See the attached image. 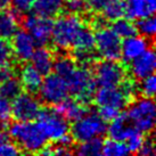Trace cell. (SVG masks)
Segmentation results:
<instances>
[{"label": "cell", "mask_w": 156, "mask_h": 156, "mask_svg": "<svg viewBox=\"0 0 156 156\" xmlns=\"http://www.w3.org/2000/svg\"><path fill=\"white\" fill-rule=\"evenodd\" d=\"M8 133L21 151L26 153H39L48 141L37 122L33 121H16L9 126Z\"/></svg>", "instance_id": "1"}, {"label": "cell", "mask_w": 156, "mask_h": 156, "mask_svg": "<svg viewBox=\"0 0 156 156\" xmlns=\"http://www.w3.org/2000/svg\"><path fill=\"white\" fill-rule=\"evenodd\" d=\"M136 90V84L126 78L120 86L99 87L98 90L94 92V100L98 107L109 106L121 111L131 103Z\"/></svg>", "instance_id": "2"}, {"label": "cell", "mask_w": 156, "mask_h": 156, "mask_svg": "<svg viewBox=\"0 0 156 156\" xmlns=\"http://www.w3.org/2000/svg\"><path fill=\"white\" fill-rule=\"evenodd\" d=\"M83 25L84 22L76 14L59 16L55 22H52V44L59 50H66L71 48L78 32Z\"/></svg>", "instance_id": "3"}, {"label": "cell", "mask_w": 156, "mask_h": 156, "mask_svg": "<svg viewBox=\"0 0 156 156\" xmlns=\"http://www.w3.org/2000/svg\"><path fill=\"white\" fill-rule=\"evenodd\" d=\"M155 103L153 98L141 97L129 104L126 116L134 129L143 133H149L155 126Z\"/></svg>", "instance_id": "4"}, {"label": "cell", "mask_w": 156, "mask_h": 156, "mask_svg": "<svg viewBox=\"0 0 156 156\" xmlns=\"http://www.w3.org/2000/svg\"><path fill=\"white\" fill-rule=\"evenodd\" d=\"M73 140L82 143L94 138H100L107 130L106 122L96 112H86L82 116L73 121L69 128Z\"/></svg>", "instance_id": "5"}, {"label": "cell", "mask_w": 156, "mask_h": 156, "mask_svg": "<svg viewBox=\"0 0 156 156\" xmlns=\"http://www.w3.org/2000/svg\"><path fill=\"white\" fill-rule=\"evenodd\" d=\"M69 88V92L74 98L82 101L84 104L89 103L92 98L96 89V82L91 71L87 66L78 67L65 79Z\"/></svg>", "instance_id": "6"}, {"label": "cell", "mask_w": 156, "mask_h": 156, "mask_svg": "<svg viewBox=\"0 0 156 156\" xmlns=\"http://www.w3.org/2000/svg\"><path fill=\"white\" fill-rule=\"evenodd\" d=\"M35 120L47 140L57 141L59 138L69 132V121L62 116L56 109H41Z\"/></svg>", "instance_id": "7"}, {"label": "cell", "mask_w": 156, "mask_h": 156, "mask_svg": "<svg viewBox=\"0 0 156 156\" xmlns=\"http://www.w3.org/2000/svg\"><path fill=\"white\" fill-rule=\"evenodd\" d=\"M95 33V48L101 58L107 61H117L121 58V38L107 26L97 27Z\"/></svg>", "instance_id": "8"}, {"label": "cell", "mask_w": 156, "mask_h": 156, "mask_svg": "<svg viewBox=\"0 0 156 156\" xmlns=\"http://www.w3.org/2000/svg\"><path fill=\"white\" fill-rule=\"evenodd\" d=\"M38 92L40 95V99L44 104L51 106H56L69 95L65 80L55 73H49L46 75V79L42 80Z\"/></svg>", "instance_id": "9"}, {"label": "cell", "mask_w": 156, "mask_h": 156, "mask_svg": "<svg viewBox=\"0 0 156 156\" xmlns=\"http://www.w3.org/2000/svg\"><path fill=\"white\" fill-rule=\"evenodd\" d=\"M12 116L16 121H34L41 112V103L29 91L21 92L12 100Z\"/></svg>", "instance_id": "10"}, {"label": "cell", "mask_w": 156, "mask_h": 156, "mask_svg": "<svg viewBox=\"0 0 156 156\" xmlns=\"http://www.w3.org/2000/svg\"><path fill=\"white\" fill-rule=\"evenodd\" d=\"M96 86L98 87H115L120 86L126 79V69L116 61L104 59L95 66L94 72Z\"/></svg>", "instance_id": "11"}, {"label": "cell", "mask_w": 156, "mask_h": 156, "mask_svg": "<svg viewBox=\"0 0 156 156\" xmlns=\"http://www.w3.org/2000/svg\"><path fill=\"white\" fill-rule=\"evenodd\" d=\"M23 25L25 30L32 35L35 44L39 46H46L51 40L52 21L50 18L40 15H29L24 18Z\"/></svg>", "instance_id": "12"}, {"label": "cell", "mask_w": 156, "mask_h": 156, "mask_svg": "<svg viewBox=\"0 0 156 156\" xmlns=\"http://www.w3.org/2000/svg\"><path fill=\"white\" fill-rule=\"evenodd\" d=\"M10 39V48L13 56L22 63L30 61L37 47V44L32 35L26 30H17Z\"/></svg>", "instance_id": "13"}, {"label": "cell", "mask_w": 156, "mask_h": 156, "mask_svg": "<svg viewBox=\"0 0 156 156\" xmlns=\"http://www.w3.org/2000/svg\"><path fill=\"white\" fill-rule=\"evenodd\" d=\"M155 67L156 55L152 47L130 62V73L136 80H141L151 74H154Z\"/></svg>", "instance_id": "14"}, {"label": "cell", "mask_w": 156, "mask_h": 156, "mask_svg": "<svg viewBox=\"0 0 156 156\" xmlns=\"http://www.w3.org/2000/svg\"><path fill=\"white\" fill-rule=\"evenodd\" d=\"M148 38L141 34H133L124 39L121 42V57L126 63H130L134 58L140 56L148 48L152 47Z\"/></svg>", "instance_id": "15"}, {"label": "cell", "mask_w": 156, "mask_h": 156, "mask_svg": "<svg viewBox=\"0 0 156 156\" xmlns=\"http://www.w3.org/2000/svg\"><path fill=\"white\" fill-rule=\"evenodd\" d=\"M20 15L15 9H0V38L9 40L18 30Z\"/></svg>", "instance_id": "16"}, {"label": "cell", "mask_w": 156, "mask_h": 156, "mask_svg": "<svg viewBox=\"0 0 156 156\" xmlns=\"http://www.w3.org/2000/svg\"><path fill=\"white\" fill-rule=\"evenodd\" d=\"M56 111L67 121H75L87 112L86 104L76 98H65L59 104L56 105Z\"/></svg>", "instance_id": "17"}, {"label": "cell", "mask_w": 156, "mask_h": 156, "mask_svg": "<svg viewBox=\"0 0 156 156\" xmlns=\"http://www.w3.org/2000/svg\"><path fill=\"white\" fill-rule=\"evenodd\" d=\"M20 78L22 87L25 88V90L31 94H35L39 91V88L44 80V75L32 64H25L21 69Z\"/></svg>", "instance_id": "18"}, {"label": "cell", "mask_w": 156, "mask_h": 156, "mask_svg": "<svg viewBox=\"0 0 156 156\" xmlns=\"http://www.w3.org/2000/svg\"><path fill=\"white\" fill-rule=\"evenodd\" d=\"M133 130V126L126 119V114L124 115L120 114L113 121L109 122V126H107L106 132L108 133L111 139H115V140H120V141H126V139L130 136L131 132Z\"/></svg>", "instance_id": "19"}, {"label": "cell", "mask_w": 156, "mask_h": 156, "mask_svg": "<svg viewBox=\"0 0 156 156\" xmlns=\"http://www.w3.org/2000/svg\"><path fill=\"white\" fill-rule=\"evenodd\" d=\"M30 61L32 62V65L42 75H47L51 72L55 57L47 47L40 46L39 48H35Z\"/></svg>", "instance_id": "20"}, {"label": "cell", "mask_w": 156, "mask_h": 156, "mask_svg": "<svg viewBox=\"0 0 156 156\" xmlns=\"http://www.w3.org/2000/svg\"><path fill=\"white\" fill-rule=\"evenodd\" d=\"M63 7V0H34L32 8L34 9V13L37 15L51 18L61 14Z\"/></svg>", "instance_id": "21"}, {"label": "cell", "mask_w": 156, "mask_h": 156, "mask_svg": "<svg viewBox=\"0 0 156 156\" xmlns=\"http://www.w3.org/2000/svg\"><path fill=\"white\" fill-rule=\"evenodd\" d=\"M123 6H124V15L131 21L154 15L151 12V9L148 8L145 0H123Z\"/></svg>", "instance_id": "22"}, {"label": "cell", "mask_w": 156, "mask_h": 156, "mask_svg": "<svg viewBox=\"0 0 156 156\" xmlns=\"http://www.w3.org/2000/svg\"><path fill=\"white\" fill-rule=\"evenodd\" d=\"M76 66L78 65L72 57L59 56L54 61L52 69H54L55 74H57L58 76H61L62 79L65 80L66 78L69 76V74L76 69Z\"/></svg>", "instance_id": "23"}, {"label": "cell", "mask_w": 156, "mask_h": 156, "mask_svg": "<svg viewBox=\"0 0 156 156\" xmlns=\"http://www.w3.org/2000/svg\"><path fill=\"white\" fill-rule=\"evenodd\" d=\"M22 88L21 81L15 76L5 80L4 82L0 83V97L10 101L22 92Z\"/></svg>", "instance_id": "24"}, {"label": "cell", "mask_w": 156, "mask_h": 156, "mask_svg": "<svg viewBox=\"0 0 156 156\" xmlns=\"http://www.w3.org/2000/svg\"><path fill=\"white\" fill-rule=\"evenodd\" d=\"M101 17L105 21L113 22L117 18L124 16V6L123 0H112L101 8Z\"/></svg>", "instance_id": "25"}, {"label": "cell", "mask_w": 156, "mask_h": 156, "mask_svg": "<svg viewBox=\"0 0 156 156\" xmlns=\"http://www.w3.org/2000/svg\"><path fill=\"white\" fill-rule=\"evenodd\" d=\"M117 37H120L121 39H126L128 37H131L137 33V29L132 21L129 18H117L115 21H113L112 27H111Z\"/></svg>", "instance_id": "26"}, {"label": "cell", "mask_w": 156, "mask_h": 156, "mask_svg": "<svg viewBox=\"0 0 156 156\" xmlns=\"http://www.w3.org/2000/svg\"><path fill=\"white\" fill-rule=\"evenodd\" d=\"M129 149L126 147L124 141L111 139L106 140L103 143V148H101V154L106 156H124L129 154Z\"/></svg>", "instance_id": "27"}, {"label": "cell", "mask_w": 156, "mask_h": 156, "mask_svg": "<svg viewBox=\"0 0 156 156\" xmlns=\"http://www.w3.org/2000/svg\"><path fill=\"white\" fill-rule=\"evenodd\" d=\"M101 148L103 141L100 140V138H94L80 143L79 147L75 149V153L82 156H96L101 154Z\"/></svg>", "instance_id": "28"}, {"label": "cell", "mask_w": 156, "mask_h": 156, "mask_svg": "<svg viewBox=\"0 0 156 156\" xmlns=\"http://www.w3.org/2000/svg\"><path fill=\"white\" fill-rule=\"evenodd\" d=\"M136 29L139 33L148 39L152 40L156 32V20L153 15L145 16L138 20V23L136 24Z\"/></svg>", "instance_id": "29"}, {"label": "cell", "mask_w": 156, "mask_h": 156, "mask_svg": "<svg viewBox=\"0 0 156 156\" xmlns=\"http://www.w3.org/2000/svg\"><path fill=\"white\" fill-rule=\"evenodd\" d=\"M140 83L137 87V90L140 91L143 97H149L153 98L156 91V79L154 74H151L146 78L139 80Z\"/></svg>", "instance_id": "30"}, {"label": "cell", "mask_w": 156, "mask_h": 156, "mask_svg": "<svg viewBox=\"0 0 156 156\" xmlns=\"http://www.w3.org/2000/svg\"><path fill=\"white\" fill-rule=\"evenodd\" d=\"M144 140V133L143 132H140L138 131L137 129H134L131 134L126 139V145L128 149H129V152L130 153H138L140 147H141V145H143Z\"/></svg>", "instance_id": "31"}, {"label": "cell", "mask_w": 156, "mask_h": 156, "mask_svg": "<svg viewBox=\"0 0 156 156\" xmlns=\"http://www.w3.org/2000/svg\"><path fill=\"white\" fill-rule=\"evenodd\" d=\"M10 117H12L10 101L0 97V128L8 126Z\"/></svg>", "instance_id": "32"}, {"label": "cell", "mask_w": 156, "mask_h": 156, "mask_svg": "<svg viewBox=\"0 0 156 156\" xmlns=\"http://www.w3.org/2000/svg\"><path fill=\"white\" fill-rule=\"evenodd\" d=\"M64 7L69 14H79L86 12L88 8L87 0H65Z\"/></svg>", "instance_id": "33"}, {"label": "cell", "mask_w": 156, "mask_h": 156, "mask_svg": "<svg viewBox=\"0 0 156 156\" xmlns=\"http://www.w3.org/2000/svg\"><path fill=\"white\" fill-rule=\"evenodd\" d=\"M12 57L13 54H12L10 44L6 39L0 38V67L9 64Z\"/></svg>", "instance_id": "34"}, {"label": "cell", "mask_w": 156, "mask_h": 156, "mask_svg": "<svg viewBox=\"0 0 156 156\" xmlns=\"http://www.w3.org/2000/svg\"><path fill=\"white\" fill-rule=\"evenodd\" d=\"M97 113L107 123V122L113 121L115 117L119 116L121 114V111L117 108H114V107H109V106H100Z\"/></svg>", "instance_id": "35"}, {"label": "cell", "mask_w": 156, "mask_h": 156, "mask_svg": "<svg viewBox=\"0 0 156 156\" xmlns=\"http://www.w3.org/2000/svg\"><path fill=\"white\" fill-rule=\"evenodd\" d=\"M21 153H22L21 148L10 140L0 144V156H14Z\"/></svg>", "instance_id": "36"}, {"label": "cell", "mask_w": 156, "mask_h": 156, "mask_svg": "<svg viewBox=\"0 0 156 156\" xmlns=\"http://www.w3.org/2000/svg\"><path fill=\"white\" fill-rule=\"evenodd\" d=\"M10 2L17 13L24 14L32 9L34 0H10Z\"/></svg>", "instance_id": "37"}, {"label": "cell", "mask_w": 156, "mask_h": 156, "mask_svg": "<svg viewBox=\"0 0 156 156\" xmlns=\"http://www.w3.org/2000/svg\"><path fill=\"white\" fill-rule=\"evenodd\" d=\"M138 153L144 156H154L155 147H154V143L152 139H145Z\"/></svg>", "instance_id": "38"}, {"label": "cell", "mask_w": 156, "mask_h": 156, "mask_svg": "<svg viewBox=\"0 0 156 156\" xmlns=\"http://www.w3.org/2000/svg\"><path fill=\"white\" fill-rule=\"evenodd\" d=\"M14 74H15V71H14V69L9 64L1 66L0 67V83L4 82L5 80H8V79L13 78Z\"/></svg>", "instance_id": "39"}, {"label": "cell", "mask_w": 156, "mask_h": 156, "mask_svg": "<svg viewBox=\"0 0 156 156\" xmlns=\"http://www.w3.org/2000/svg\"><path fill=\"white\" fill-rule=\"evenodd\" d=\"M112 0H87L88 8H90L94 12H100L101 8L106 4H108Z\"/></svg>", "instance_id": "40"}, {"label": "cell", "mask_w": 156, "mask_h": 156, "mask_svg": "<svg viewBox=\"0 0 156 156\" xmlns=\"http://www.w3.org/2000/svg\"><path fill=\"white\" fill-rule=\"evenodd\" d=\"M8 140H10L9 133L5 131L4 128H0V144L6 143V141H8Z\"/></svg>", "instance_id": "41"}, {"label": "cell", "mask_w": 156, "mask_h": 156, "mask_svg": "<svg viewBox=\"0 0 156 156\" xmlns=\"http://www.w3.org/2000/svg\"><path fill=\"white\" fill-rule=\"evenodd\" d=\"M146 1V4H147L148 8L151 9V12H152L153 14L155 13L156 10V0H145Z\"/></svg>", "instance_id": "42"}]
</instances>
